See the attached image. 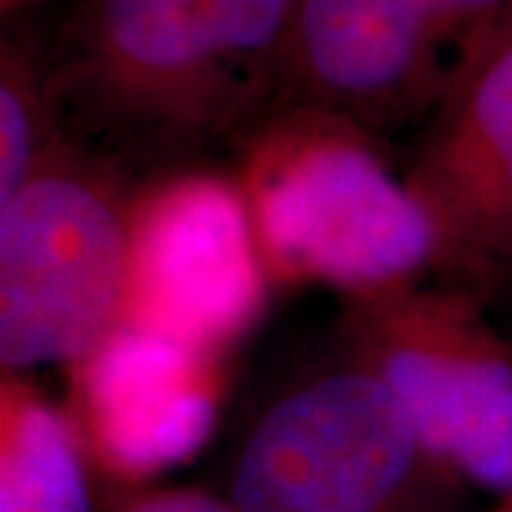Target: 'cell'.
Instances as JSON below:
<instances>
[{"label": "cell", "instance_id": "cell-1", "mask_svg": "<svg viewBox=\"0 0 512 512\" xmlns=\"http://www.w3.org/2000/svg\"><path fill=\"white\" fill-rule=\"evenodd\" d=\"M302 0H74L46 40L74 140L128 177L208 168L274 111Z\"/></svg>", "mask_w": 512, "mask_h": 512}, {"label": "cell", "instance_id": "cell-2", "mask_svg": "<svg viewBox=\"0 0 512 512\" xmlns=\"http://www.w3.org/2000/svg\"><path fill=\"white\" fill-rule=\"evenodd\" d=\"M382 140L322 111L276 109L239 146L231 177L271 285L362 296L433 274V225Z\"/></svg>", "mask_w": 512, "mask_h": 512}, {"label": "cell", "instance_id": "cell-3", "mask_svg": "<svg viewBox=\"0 0 512 512\" xmlns=\"http://www.w3.org/2000/svg\"><path fill=\"white\" fill-rule=\"evenodd\" d=\"M222 495L239 512H470L467 484L345 353L256 410Z\"/></svg>", "mask_w": 512, "mask_h": 512}, {"label": "cell", "instance_id": "cell-4", "mask_svg": "<svg viewBox=\"0 0 512 512\" xmlns=\"http://www.w3.org/2000/svg\"><path fill=\"white\" fill-rule=\"evenodd\" d=\"M140 180L80 140L0 202V367H72L120 328Z\"/></svg>", "mask_w": 512, "mask_h": 512}, {"label": "cell", "instance_id": "cell-5", "mask_svg": "<svg viewBox=\"0 0 512 512\" xmlns=\"http://www.w3.org/2000/svg\"><path fill=\"white\" fill-rule=\"evenodd\" d=\"M342 299V353L467 487L510 495L512 342L484 316L490 305L436 279Z\"/></svg>", "mask_w": 512, "mask_h": 512}, {"label": "cell", "instance_id": "cell-6", "mask_svg": "<svg viewBox=\"0 0 512 512\" xmlns=\"http://www.w3.org/2000/svg\"><path fill=\"white\" fill-rule=\"evenodd\" d=\"M271 282L237 180L183 168L140 180L123 322L225 362L259 322Z\"/></svg>", "mask_w": 512, "mask_h": 512}, {"label": "cell", "instance_id": "cell-7", "mask_svg": "<svg viewBox=\"0 0 512 512\" xmlns=\"http://www.w3.org/2000/svg\"><path fill=\"white\" fill-rule=\"evenodd\" d=\"M402 177L436 234L433 279L490 305L512 291V20L458 57Z\"/></svg>", "mask_w": 512, "mask_h": 512}, {"label": "cell", "instance_id": "cell-8", "mask_svg": "<svg viewBox=\"0 0 512 512\" xmlns=\"http://www.w3.org/2000/svg\"><path fill=\"white\" fill-rule=\"evenodd\" d=\"M453 63L416 0H302L274 111H322L384 137L427 120Z\"/></svg>", "mask_w": 512, "mask_h": 512}, {"label": "cell", "instance_id": "cell-9", "mask_svg": "<svg viewBox=\"0 0 512 512\" xmlns=\"http://www.w3.org/2000/svg\"><path fill=\"white\" fill-rule=\"evenodd\" d=\"M69 370V416L97 473L146 487L211 439L222 362L120 325Z\"/></svg>", "mask_w": 512, "mask_h": 512}, {"label": "cell", "instance_id": "cell-10", "mask_svg": "<svg viewBox=\"0 0 512 512\" xmlns=\"http://www.w3.org/2000/svg\"><path fill=\"white\" fill-rule=\"evenodd\" d=\"M92 470L69 410L26 373H3L0 512H94Z\"/></svg>", "mask_w": 512, "mask_h": 512}, {"label": "cell", "instance_id": "cell-11", "mask_svg": "<svg viewBox=\"0 0 512 512\" xmlns=\"http://www.w3.org/2000/svg\"><path fill=\"white\" fill-rule=\"evenodd\" d=\"M46 40L23 26L0 40V202L72 140Z\"/></svg>", "mask_w": 512, "mask_h": 512}, {"label": "cell", "instance_id": "cell-12", "mask_svg": "<svg viewBox=\"0 0 512 512\" xmlns=\"http://www.w3.org/2000/svg\"><path fill=\"white\" fill-rule=\"evenodd\" d=\"M456 60L512 20V0H416Z\"/></svg>", "mask_w": 512, "mask_h": 512}, {"label": "cell", "instance_id": "cell-13", "mask_svg": "<svg viewBox=\"0 0 512 512\" xmlns=\"http://www.w3.org/2000/svg\"><path fill=\"white\" fill-rule=\"evenodd\" d=\"M106 512H239L222 493L200 487H131Z\"/></svg>", "mask_w": 512, "mask_h": 512}, {"label": "cell", "instance_id": "cell-14", "mask_svg": "<svg viewBox=\"0 0 512 512\" xmlns=\"http://www.w3.org/2000/svg\"><path fill=\"white\" fill-rule=\"evenodd\" d=\"M40 0H0V12H3V18L12 20L18 18L23 9H29V6H35Z\"/></svg>", "mask_w": 512, "mask_h": 512}, {"label": "cell", "instance_id": "cell-15", "mask_svg": "<svg viewBox=\"0 0 512 512\" xmlns=\"http://www.w3.org/2000/svg\"><path fill=\"white\" fill-rule=\"evenodd\" d=\"M493 512H512V493L501 495V498H498V504L493 507Z\"/></svg>", "mask_w": 512, "mask_h": 512}]
</instances>
